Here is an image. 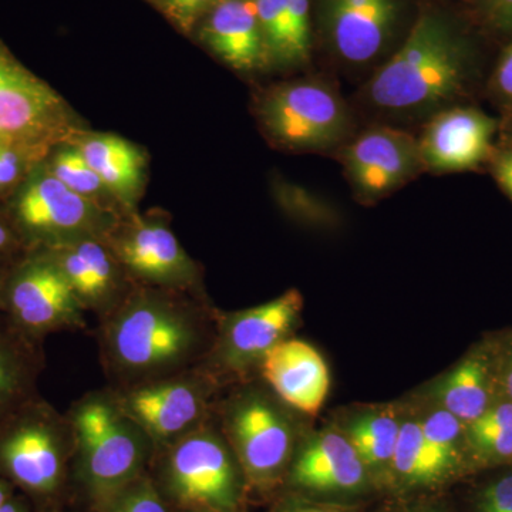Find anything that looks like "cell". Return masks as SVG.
Instances as JSON below:
<instances>
[{"mask_svg": "<svg viewBox=\"0 0 512 512\" xmlns=\"http://www.w3.org/2000/svg\"><path fill=\"white\" fill-rule=\"evenodd\" d=\"M6 271H0V311L3 309V284H5Z\"/></svg>", "mask_w": 512, "mask_h": 512, "instance_id": "b9f144b4", "label": "cell"}, {"mask_svg": "<svg viewBox=\"0 0 512 512\" xmlns=\"http://www.w3.org/2000/svg\"><path fill=\"white\" fill-rule=\"evenodd\" d=\"M487 167L500 190L512 201V144L497 146Z\"/></svg>", "mask_w": 512, "mask_h": 512, "instance_id": "8d00e7d4", "label": "cell"}, {"mask_svg": "<svg viewBox=\"0 0 512 512\" xmlns=\"http://www.w3.org/2000/svg\"><path fill=\"white\" fill-rule=\"evenodd\" d=\"M215 402L214 416L237 457L248 494L274 497L284 488L286 474L299 444L298 426L281 399L254 380Z\"/></svg>", "mask_w": 512, "mask_h": 512, "instance_id": "5b68a950", "label": "cell"}, {"mask_svg": "<svg viewBox=\"0 0 512 512\" xmlns=\"http://www.w3.org/2000/svg\"><path fill=\"white\" fill-rule=\"evenodd\" d=\"M3 311L37 340L57 332L86 329V309L55 262L43 251H28L5 275Z\"/></svg>", "mask_w": 512, "mask_h": 512, "instance_id": "7c38bea8", "label": "cell"}, {"mask_svg": "<svg viewBox=\"0 0 512 512\" xmlns=\"http://www.w3.org/2000/svg\"><path fill=\"white\" fill-rule=\"evenodd\" d=\"M505 143L512 144V120L510 121V128H508L507 141H505Z\"/></svg>", "mask_w": 512, "mask_h": 512, "instance_id": "f6af8a7d", "label": "cell"}, {"mask_svg": "<svg viewBox=\"0 0 512 512\" xmlns=\"http://www.w3.org/2000/svg\"><path fill=\"white\" fill-rule=\"evenodd\" d=\"M39 251L62 271L86 312L96 313L99 319L113 311L134 286L103 239H79Z\"/></svg>", "mask_w": 512, "mask_h": 512, "instance_id": "e0dca14e", "label": "cell"}, {"mask_svg": "<svg viewBox=\"0 0 512 512\" xmlns=\"http://www.w3.org/2000/svg\"><path fill=\"white\" fill-rule=\"evenodd\" d=\"M52 150L26 144L0 143V197L18 190L35 167L49 157Z\"/></svg>", "mask_w": 512, "mask_h": 512, "instance_id": "f546056e", "label": "cell"}, {"mask_svg": "<svg viewBox=\"0 0 512 512\" xmlns=\"http://www.w3.org/2000/svg\"><path fill=\"white\" fill-rule=\"evenodd\" d=\"M498 396L494 346L487 335L437 380L433 397L434 404L467 426L485 413Z\"/></svg>", "mask_w": 512, "mask_h": 512, "instance_id": "44dd1931", "label": "cell"}, {"mask_svg": "<svg viewBox=\"0 0 512 512\" xmlns=\"http://www.w3.org/2000/svg\"><path fill=\"white\" fill-rule=\"evenodd\" d=\"M72 466L69 420L42 397L0 421V476L29 498L35 512L66 508Z\"/></svg>", "mask_w": 512, "mask_h": 512, "instance_id": "277c9868", "label": "cell"}, {"mask_svg": "<svg viewBox=\"0 0 512 512\" xmlns=\"http://www.w3.org/2000/svg\"><path fill=\"white\" fill-rule=\"evenodd\" d=\"M402 420L392 409L360 410L340 429L353 444L375 484H389Z\"/></svg>", "mask_w": 512, "mask_h": 512, "instance_id": "cb8c5ba5", "label": "cell"}, {"mask_svg": "<svg viewBox=\"0 0 512 512\" xmlns=\"http://www.w3.org/2000/svg\"><path fill=\"white\" fill-rule=\"evenodd\" d=\"M80 130L66 100L0 42V143L53 150Z\"/></svg>", "mask_w": 512, "mask_h": 512, "instance_id": "8fae6325", "label": "cell"}, {"mask_svg": "<svg viewBox=\"0 0 512 512\" xmlns=\"http://www.w3.org/2000/svg\"><path fill=\"white\" fill-rule=\"evenodd\" d=\"M46 165L70 190L124 217L119 202L73 143L64 141L53 148L46 158Z\"/></svg>", "mask_w": 512, "mask_h": 512, "instance_id": "83f0119b", "label": "cell"}, {"mask_svg": "<svg viewBox=\"0 0 512 512\" xmlns=\"http://www.w3.org/2000/svg\"><path fill=\"white\" fill-rule=\"evenodd\" d=\"M406 512H446L441 508H416V510H410Z\"/></svg>", "mask_w": 512, "mask_h": 512, "instance_id": "7bdbcfd3", "label": "cell"}, {"mask_svg": "<svg viewBox=\"0 0 512 512\" xmlns=\"http://www.w3.org/2000/svg\"><path fill=\"white\" fill-rule=\"evenodd\" d=\"M84 512H173L158 493L150 473L143 474L124 485Z\"/></svg>", "mask_w": 512, "mask_h": 512, "instance_id": "f1b7e54d", "label": "cell"}, {"mask_svg": "<svg viewBox=\"0 0 512 512\" xmlns=\"http://www.w3.org/2000/svg\"><path fill=\"white\" fill-rule=\"evenodd\" d=\"M269 60L286 64L288 47V12L292 0H254Z\"/></svg>", "mask_w": 512, "mask_h": 512, "instance_id": "4dcf8cb0", "label": "cell"}, {"mask_svg": "<svg viewBox=\"0 0 512 512\" xmlns=\"http://www.w3.org/2000/svg\"><path fill=\"white\" fill-rule=\"evenodd\" d=\"M150 2H151V0H150Z\"/></svg>", "mask_w": 512, "mask_h": 512, "instance_id": "7dc6e473", "label": "cell"}, {"mask_svg": "<svg viewBox=\"0 0 512 512\" xmlns=\"http://www.w3.org/2000/svg\"><path fill=\"white\" fill-rule=\"evenodd\" d=\"M109 390L121 412L157 451L211 419L221 387L197 367L156 382Z\"/></svg>", "mask_w": 512, "mask_h": 512, "instance_id": "30bf717a", "label": "cell"}, {"mask_svg": "<svg viewBox=\"0 0 512 512\" xmlns=\"http://www.w3.org/2000/svg\"><path fill=\"white\" fill-rule=\"evenodd\" d=\"M26 251L18 232L10 224L9 218L0 217V261L10 258L19 251ZM2 271V269H0Z\"/></svg>", "mask_w": 512, "mask_h": 512, "instance_id": "f35d334b", "label": "cell"}, {"mask_svg": "<svg viewBox=\"0 0 512 512\" xmlns=\"http://www.w3.org/2000/svg\"><path fill=\"white\" fill-rule=\"evenodd\" d=\"M500 128V120L476 106L456 104L439 111L419 137L424 170L448 174L487 167Z\"/></svg>", "mask_w": 512, "mask_h": 512, "instance_id": "2e32d148", "label": "cell"}, {"mask_svg": "<svg viewBox=\"0 0 512 512\" xmlns=\"http://www.w3.org/2000/svg\"><path fill=\"white\" fill-rule=\"evenodd\" d=\"M471 494L470 512H512V466L497 468Z\"/></svg>", "mask_w": 512, "mask_h": 512, "instance_id": "1f68e13d", "label": "cell"}, {"mask_svg": "<svg viewBox=\"0 0 512 512\" xmlns=\"http://www.w3.org/2000/svg\"><path fill=\"white\" fill-rule=\"evenodd\" d=\"M52 512H74V511H67V508H62V510H56Z\"/></svg>", "mask_w": 512, "mask_h": 512, "instance_id": "bcb514c9", "label": "cell"}, {"mask_svg": "<svg viewBox=\"0 0 512 512\" xmlns=\"http://www.w3.org/2000/svg\"><path fill=\"white\" fill-rule=\"evenodd\" d=\"M471 476L512 466V402L498 396L485 413L466 426Z\"/></svg>", "mask_w": 512, "mask_h": 512, "instance_id": "d4e9b609", "label": "cell"}, {"mask_svg": "<svg viewBox=\"0 0 512 512\" xmlns=\"http://www.w3.org/2000/svg\"><path fill=\"white\" fill-rule=\"evenodd\" d=\"M268 512H357L355 507L336 501L315 500L303 495L282 493Z\"/></svg>", "mask_w": 512, "mask_h": 512, "instance_id": "e575fe53", "label": "cell"}, {"mask_svg": "<svg viewBox=\"0 0 512 512\" xmlns=\"http://www.w3.org/2000/svg\"><path fill=\"white\" fill-rule=\"evenodd\" d=\"M485 22L500 33H512V0H480Z\"/></svg>", "mask_w": 512, "mask_h": 512, "instance_id": "74e56055", "label": "cell"}, {"mask_svg": "<svg viewBox=\"0 0 512 512\" xmlns=\"http://www.w3.org/2000/svg\"><path fill=\"white\" fill-rule=\"evenodd\" d=\"M258 117L276 146L293 151H328L349 136L352 120L339 94L319 80L272 87L258 103Z\"/></svg>", "mask_w": 512, "mask_h": 512, "instance_id": "9c48e42d", "label": "cell"}, {"mask_svg": "<svg viewBox=\"0 0 512 512\" xmlns=\"http://www.w3.org/2000/svg\"><path fill=\"white\" fill-rule=\"evenodd\" d=\"M16 493H18V490L13 487V484H10L6 478L0 476V511Z\"/></svg>", "mask_w": 512, "mask_h": 512, "instance_id": "60d3db41", "label": "cell"}, {"mask_svg": "<svg viewBox=\"0 0 512 512\" xmlns=\"http://www.w3.org/2000/svg\"><path fill=\"white\" fill-rule=\"evenodd\" d=\"M194 32L202 45L238 72H254L271 62L254 0H221Z\"/></svg>", "mask_w": 512, "mask_h": 512, "instance_id": "ffe728a7", "label": "cell"}, {"mask_svg": "<svg viewBox=\"0 0 512 512\" xmlns=\"http://www.w3.org/2000/svg\"><path fill=\"white\" fill-rule=\"evenodd\" d=\"M488 92L500 106L512 110V42L505 47L488 80Z\"/></svg>", "mask_w": 512, "mask_h": 512, "instance_id": "d590c367", "label": "cell"}, {"mask_svg": "<svg viewBox=\"0 0 512 512\" xmlns=\"http://www.w3.org/2000/svg\"><path fill=\"white\" fill-rule=\"evenodd\" d=\"M104 242L134 285L202 295L200 268L158 218L124 215Z\"/></svg>", "mask_w": 512, "mask_h": 512, "instance_id": "4fadbf2b", "label": "cell"}, {"mask_svg": "<svg viewBox=\"0 0 512 512\" xmlns=\"http://www.w3.org/2000/svg\"><path fill=\"white\" fill-rule=\"evenodd\" d=\"M450 483L446 471L424 440L419 419H403L390 471V483L399 490H427Z\"/></svg>", "mask_w": 512, "mask_h": 512, "instance_id": "484cf974", "label": "cell"}, {"mask_svg": "<svg viewBox=\"0 0 512 512\" xmlns=\"http://www.w3.org/2000/svg\"><path fill=\"white\" fill-rule=\"evenodd\" d=\"M372 477L346 434L336 427L299 441L282 493L315 500H348L365 494Z\"/></svg>", "mask_w": 512, "mask_h": 512, "instance_id": "5bb4252c", "label": "cell"}, {"mask_svg": "<svg viewBox=\"0 0 512 512\" xmlns=\"http://www.w3.org/2000/svg\"><path fill=\"white\" fill-rule=\"evenodd\" d=\"M218 309L204 296L134 285L99 319L97 343L110 389L197 369L217 335Z\"/></svg>", "mask_w": 512, "mask_h": 512, "instance_id": "6da1fadb", "label": "cell"}, {"mask_svg": "<svg viewBox=\"0 0 512 512\" xmlns=\"http://www.w3.org/2000/svg\"><path fill=\"white\" fill-rule=\"evenodd\" d=\"M343 165L363 201L387 197L424 170L419 138L393 127H373L346 144Z\"/></svg>", "mask_w": 512, "mask_h": 512, "instance_id": "9a60e30c", "label": "cell"}, {"mask_svg": "<svg viewBox=\"0 0 512 512\" xmlns=\"http://www.w3.org/2000/svg\"><path fill=\"white\" fill-rule=\"evenodd\" d=\"M493 342L500 394L512 402V329L490 333Z\"/></svg>", "mask_w": 512, "mask_h": 512, "instance_id": "836d02e7", "label": "cell"}, {"mask_svg": "<svg viewBox=\"0 0 512 512\" xmlns=\"http://www.w3.org/2000/svg\"><path fill=\"white\" fill-rule=\"evenodd\" d=\"M480 77L470 42L443 13L429 10L367 84V100L397 116L439 113L470 96Z\"/></svg>", "mask_w": 512, "mask_h": 512, "instance_id": "7a4b0ae2", "label": "cell"}, {"mask_svg": "<svg viewBox=\"0 0 512 512\" xmlns=\"http://www.w3.org/2000/svg\"><path fill=\"white\" fill-rule=\"evenodd\" d=\"M148 473L173 511L245 512L247 483L214 416L154 451Z\"/></svg>", "mask_w": 512, "mask_h": 512, "instance_id": "8992f818", "label": "cell"}, {"mask_svg": "<svg viewBox=\"0 0 512 512\" xmlns=\"http://www.w3.org/2000/svg\"><path fill=\"white\" fill-rule=\"evenodd\" d=\"M69 141L100 175L124 215L136 212L147 177V156L143 148L116 134L84 130L77 131Z\"/></svg>", "mask_w": 512, "mask_h": 512, "instance_id": "7402d4cb", "label": "cell"}, {"mask_svg": "<svg viewBox=\"0 0 512 512\" xmlns=\"http://www.w3.org/2000/svg\"><path fill=\"white\" fill-rule=\"evenodd\" d=\"M419 420L427 446L446 471L450 481L471 476L467 457L466 424L437 404Z\"/></svg>", "mask_w": 512, "mask_h": 512, "instance_id": "4316f807", "label": "cell"}, {"mask_svg": "<svg viewBox=\"0 0 512 512\" xmlns=\"http://www.w3.org/2000/svg\"><path fill=\"white\" fill-rule=\"evenodd\" d=\"M259 376L296 412L315 416L330 390V373L322 355L301 339L282 340L262 360Z\"/></svg>", "mask_w": 512, "mask_h": 512, "instance_id": "d6986e66", "label": "cell"}, {"mask_svg": "<svg viewBox=\"0 0 512 512\" xmlns=\"http://www.w3.org/2000/svg\"><path fill=\"white\" fill-rule=\"evenodd\" d=\"M73 436L72 491L84 510L143 476L154 447L110 390L87 393L66 413Z\"/></svg>", "mask_w": 512, "mask_h": 512, "instance_id": "3957f363", "label": "cell"}, {"mask_svg": "<svg viewBox=\"0 0 512 512\" xmlns=\"http://www.w3.org/2000/svg\"><path fill=\"white\" fill-rule=\"evenodd\" d=\"M302 308L301 292L291 289L254 308L218 311L217 335L201 369L221 389L251 382L259 375L264 357L282 340L291 338Z\"/></svg>", "mask_w": 512, "mask_h": 512, "instance_id": "ba28073f", "label": "cell"}, {"mask_svg": "<svg viewBox=\"0 0 512 512\" xmlns=\"http://www.w3.org/2000/svg\"><path fill=\"white\" fill-rule=\"evenodd\" d=\"M180 32L194 33L200 20L221 0H151Z\"/></svg>", "mask_w": 512, "mask_h": 512, "instance_id": "d6a6232c", "label": "cell"}, {"mask_svg": "<svg viewBox=\"0 0 512 512\" xmlns=\"http://www.w3.org/2000/svg\"><path fill=\"white\" fill-rule=\"evenodd\" d=\"M0 512H35V508H33L29 498L18 491Z\"/></svg>", "mask_w": 512, "mask_h": 512, "instance_id": "ab89813d", "label": "cell"}, {"mask_svg": "<svg viewBox=\"0 0 512 512\" xmlns=\"http://www.w3.org/2000/svg\"><path fill=\"white\" fill-rule=\"evenodd\" d=\"M399 0H323L322 19L330 46L349 64L375 60L392 39Z\"/></svg>", "mask_w": 512, "mask_h": 512, "instance_id": "ac0fdd59", "label": "cell"}, {"mask_svg": "<svg viewBox=\"0 0 512 512\" xmlns=\"http://www.w3.org/2000/svg\"><path fill=\"white\" fill-rule=\"evenodd\" d=\"M8 218L26 251H35L79 239L104 241L121 215L70 190L47 168L45 160L13 192Z\"/></svg>", "mask_w": 512, "mask_h": 512, "instance_id": "52a82bcc", "label": "cell"}, {"mask_svg": "<svg viewBox=\"0 0 512 512\" xmlns=\"http://www.w3.org/2000/svg\"><path fill=\"white\" fill-rule=\"evenodd\" d=\"M173 512H220V511L204 510V508H198V510H181V511H173Z\"/></svg>", "mask_w": 512, "mask_h": 512, "instance_id": "ee69618b", "label": "cell"}, {"mask_svg": "<svg viewBox=\"0 0 512 512\" xmlns=\"http://www.w3.org/2000/svg\"><path fill=\"white\" fill-rule=\"evenodd\" d=\"M42 343L0 311V421L39 397L37 380L45 369Z\"/></svg>", "mask_w": 512, "mask_h": 512, "instance_id": "603a6c76", "label": "cell"}]
</instances>
